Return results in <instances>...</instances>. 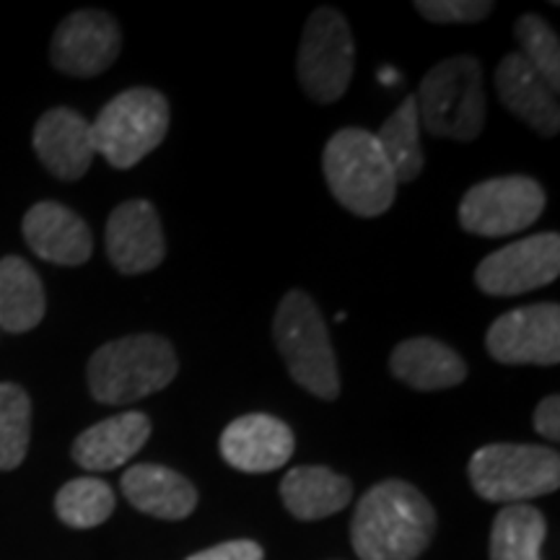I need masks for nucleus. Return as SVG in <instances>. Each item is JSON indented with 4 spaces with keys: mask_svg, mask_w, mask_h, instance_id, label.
<instances>
[{
    "mask_svg": "<svg viewBox=\"0 0 560 560\" xmlns=\"http://www.w3.org/2000/svg\"><path fill=\"white\" fill-rule=\"evenodd\" d=\"M187 560H265V550L252 540H231L195 552Z\"/></svg>",
    "mask_w": 560,
    "mask_h": 560,
    "instance_id": "nucleus-29",
    "label": "nucleus"
},
{
    "mask_svg": "<svg viewBox=\"0 0 560 560\" xmlns=\"http://www.w3.org/2000/svg\"><path fill=\"white\" fill-rule=\"evenodd\" d=\"M272 338L299 387L319 400H335L340 395L338 355L310 293L289 291L280 299Z\"/></svg>",
    "mask_w": 560,
    "mask_h": 560,
    "instance_id": "nucleus-4",
    "label": "nucleus"
},
{
    "mask_svg": "<svg viewBox=\"0 0 560 560\" xmlns=\"http://www.w3.org/2000/svg\"><path fill=\"white\" fill-rule=\"evenodd\" d=\"M516 42L522 47V58L529 62L545 81L550 83L552 91L560 86V42L558 34L542 16L524 13L514 26Z\"/></svg>",
    "mask_w": 560,
    "mask_h": 560,
    "instance_id": "nucleus-27",
    "label": "nucleus"
},
{
    "mask_svg": "<svg viewBox=\"0 0 560 560\" xmlns=\"http://www.w3.org/2000/svg\"><path fill=\"white\" fill-rule=\"evenodd\" d=\"M436 532V511L416 486L384 480L369 488L350 522L361 560H418Z\"/></svg>",
    "mask_w": 560,
    "mask_h": 560,
    "instance_id": "nucleus-1",
    "label": "nucleus"
},
{
    "mask_svg": "<svg viewBox=\"0 0 560 560\" xmlns=\"http://www.w3.org/2000/svg\"><path fill=\"white\" fill-rule=\"evenodd\" d=\"M560 272V236L535 234L503 247L475 270V283L488 296H520L550 285Z\"/></svg>",
    "mask_w": 560,
    "mask_h": 560,
    "instance_id": "nucleus-10",
    "label": "nucleus"
},
{
    "mask_svg": "<svg viewBox=\"0 0 560 560\" xmlns=\"http://www.w3.org/2000/svg\"><path fill=\"white\" fill-rule=\"evenodd\" d=\"M486 348L506 366H556L560 361V306L532 304L501 314L490 325Z\"/></svg>",
    "mask_w": 560,
    "mask_h": 560,
    "instance_id": "nucleus-11",
    "label": "nucleus"
},
{
    "mask_svg": "<svg viewBox=\"0 0 560 560\" xmlns=\"http://www.w3.org/2000/svg\"><path fill=\"white\" fill-rule=\"evenodd\" d=\"M545 190L532 177H495L470 187L459 202V223L475 236H509L529 229L545 210Z\"/></svg>",
    "mask_w": 560,
    "mask_h": 560,
    "instance_id": "nucleus-9",
    "label": "nucleus"
},
{
    "mask_svg": "<svg viewBox=\"0 0 560 560\" xmlns=\"http://www.w3.org/2000/svg\"><path fill=\"white\" fill-rule=\"evenodd\" d=\"M280 499L301 522H317L342 511L353 499V482L330 467H293L280 480Z\"/></svg>",
    "mask_w": 560,
    "mask_h": 560,
    "instance_id": "nucleus-21",
    "label": "nucleus"
},
{
    "mask_svg": "<svg viewBox=\"0 0 560 560\" xmlns=\"http://www.w3.org/2000/svg\"><path fill=\"white\" fill-rule=\"evenodd\" d=\"M535 431L540 433L542 439H548L556 444L560 439V397L550 395L537 405L535 410Z\"/></svg>",
    "mask_w": 560,
    "mask_h": 560,
    "instance_id": "nucleus-30",
    "label": "nucleus"
},
{
    "mask_svg": "<svg viewBox=\"0 0 560 560\" xmlns=\"http://www.w3.org/2000/svg\"><path fill=\"white\" fill-rule=\"evenodd\" d=\"M221 457L240 472H272L296 450V436L283 420L268 412H249L223 429Z\"/></svg>",
    "mask_w": 560,
    "mask_h": 560,
    "instance_id": "nucleus-14",
    "label": "nucleus"
},
{
    "mask_svg": "<svg viewBox=\"0 0 560 560\" xmlns=\"http://www.w3.org/2000/svg\"><path fill=\"white\" fill-rule=\"evenodd\" d=\"M380 81L382 83H397V81H400V75H397L395 68H382L380 70Z\"/></svg>",
    "mask_w": 560,
    "mask_h": 560,
    "instance_id": "nucleus-31",
    "label": "nucleus"
},
{
    "mask_svg": "<svg viewBox=\"0 0 560 560\" xmlns=\"http://www.w3.org/2000/svg\"><path fill=\"white\" fill-rule=\"evenodd\" d=\"M322 172L332 198L361 219L387 213L397 198V179L380 140L363 128H342L327 140Z\"/></svg>",
    "mask_w": 560,
    "mask_h": 560,
    "instance_id": "nucleus-3",
    "label": "nucleus"
},
{
    "mask_svg": "<svg viewBox=\"0 0 560 560\" xmlns=\"http://www.w3.org/2000/svg\"><path fill=\"white\" fill-rule=\"evenodd\" d=\"M45 170L60 179H81L96 156L91 122L75 109L55 107L39 117L32 136Z\"/></svg>",
    "mask_w": 560,
    "mask_h": 560,
    "instance_id": "nucleus-15",
    "label": "nucleus"
},
{
    "mask_svg": "<svg viewBox=\"0 0 560 560\" xmlns=\"http://www.w3.org/2000/svg\"><path fill=\"white\" fill-rule=\"evenodd\" d=\"M24 240L42 260L79 268L94 252L86 221L60 202H37L24 215Z\"/></svg>",
    "mask_w": 560,
    "mask_h": 560,
    "instance_id": "nucleus-16",
    "label": "nucleus"
},
{
    "mask_svg": "<svg viewBox=\"0 0 560 560\" xmlns=\"http://www.w3.org/2000/svg\"><path fill=\"white\" fill-rule=\"evenodd\" d=\"M122 493L138 511L166 522L187 520L198 506V488L161 465L130 467L122 475Z\"/></svg>",
    "mask_w": 560,
    "mask_h": 560,
    "instance_id": "nucleus-20",
    "label": "nucleus"
},
{
    "mask_svg": "<svg viewBox=\"0 0 560 560\" xmlns=\"http://www.w3.org/2000/svg\"><path fill=\"white\" fill-rule=\"evenodd\" d=\"M47 299L37 270L21 257L0 260V327L5 332H30L45 317Z\"/></svg>",
    "mask_w": 560,
    "mask_h": 560,
    "instance_id": "nucleus-22",
    "label": "nucleus"
},
{
    "mask_svg": "<svg viewBox=\"0 0 560 560\" xmlns=\"http://www.w3.org/2000/svg\"><path fill=\"white\" fill-rule=\"evenodd\" d=\"M467 472L480 499L514 506L558 490L560 457L550 446L488 444L472 454Z\"/></svg>",
    "mask_w": 560,
    "mask_h": 560,
    "instance_id": "nucleus-7",
    "label": "nucleus"
},
{
    "mask_svg": "<svg viewBox=\"0 0 560 560\" xmlns=\"http://www.w3.org/2000/svg\"><path fill=\"white\" fill-rule=\"evenodd\" d=\"M495 89L499 100L511 115L529 125L537 136L552 138L560 128L558 91L522 58L520 52H509L495 70Z\"/></svg>",
    "mask_w": 560,
    "mask_h": 560,
    "instance_id": "nucleus-17",
    "label": "nucleus"
},
{
    "mask_svg": "<svg viewBox=\"0 0 560 560\" xmlns=\"http://www.w3.org/2000/svg\"><path fill=\"white\" fill-rule=\"evenodd\" d=\"M120 45V26L109 13L94 9L75 11L55 32L50 60L60 73L91 79L117 60Z\"/></svg>",
    "mask_w": 560,
    "mask_h": 560,
    "instance_id": "nucleus-12",
    "label": "nucleus"
},
{
    "mask_svg": "<svg viewBox=\"0 0 560 560\" xmlns=\"http://www.w3.org/2000/svg\"><path fill=\"white\" fill-rule=\"evenodd\" d=\"M179 363L161 335H128L104 342L89 361V392L102 405H130L166 389Z\"/></svg>",
    "mask_w": 560,
    "mask_h": 560,
    "instance_id": "nucleus-2",
    "label": "nucleus"
},
{
    "mask_svg": "<svg viewBox=\"0 0 560 560\" xmlns=\"http://www.w3.org/2000/svg\"><path fill=\"white\" fill-rule=\"evenodd\" d=\"M107 255L125 276H140L164 262V229L149 200H128L112 210L107 221Z\"/></svg>",
    "mask_w": 560,
    "mask_h": 560,
    "instance_id": "nucleus-13",
    "label": "nucleus"
},
{
    "mask_svg": "<svg viewBox=\"0 0 560 560\" xmlns=\"http://www.w3.org/2000/svg\"><path fill=\"white\" fill-rule=\"evenodd\" d=\"M416 11L436 24H475L490 16L493 3L486 0H418Z\"/></svg>",
    "mask_w": 560,
    "mask_h": 560,
    "instance_id": "nucleus-28",
    "label": "nucleus"
},
{
    "mask_svg": "<svg viewBox=\"0 0 560 560\" xmlns=\"http://www.w3.org/2000/svg\"><path fill=\"white\" fill-rule=\"evenodd\" d=\"M355 45L346 16L322 5L306 21L299 45L296 75L306 96L319 104H332L346 94L353 79Z\"/></svg>",
    "mask_w": 560,
    "mask_h": 560,
    "instance_id": "nucleus-8",
    "label": "nucleus"
},
{
    "mask_svg": "<svg viewBox=\"0 0 560 560\" xmlns=\"http://www.w3.org/2000/svg\"><path fill=\"white\" fill-rule=\"evenodd\" d=\"M395 380L418 392L452 389L467 380V363L457 350L433 338H410L392 350Z\"/></svg>",
    "mask_w": 560,
    "mask_h": 560,
    "instance_id": "nucleus-19",
    "label": "nucleus"
},
{
    "mask_svg": "<svg viewBox=\"0 0 560 560\" xmlns=\"http://www.w3.org/2000/svg\"><path fill=\"white\" fill-rule=\"evenodd\" d=\"M420 128L431 136L470 143L486 128L482 66L472 55H457L433 66L416 94Z\"/></svg>",
    "mask_w": 560,
    "mask_h": 560,
    "instance_id": "nucleus-5",
    "label": "nucleus"
},
{
    "mask_svg": "<svg viewBox=\"0 0 560 560\" xmlns=\"http://www.w3.org/2000/svg\"><path fill=\"white\" fill-rule=\"evenodd\" d=\"M55 511L73 529L100 527L115 511V490L100 478H75L58 490Z\"/></svg>",
    "mask_w": 560,
    "mask_h": 560,
    "instance_id": "nucleus-25",
    "label": "nucleus"
},
{
    "mask_svg": "<svg viewBox=\"0 0 560 560\" xmlns=\"http://www.w3.org/2000/svg\"><path fill=\"white\" fill-rule=\"evenodd\" d=\"M32 400L19 384H0V470H16L30 452Z\"/></svg>",
    "mask_w": 560,
    "mask_h": 560,
    "instance_id": "nucleus-26",
    "label": "nucleus"
},
{
    "mask_svg": "<svg viewBox=\"0 0 560 560\" xmlns=\"http://www.w3.org/2000/svg\"><path fill=\"white\" fill-rule=\"evenodd\" d=\"M384 159L395 172L397 185L420 177L425 166L423 145H420V120L416 94L405 96V102L384 120L382 130L376 132Z\"/></svg>",
    "mask_w": 560,
    "mask_h": 560,
    "instance_id": "nucleus-24",
    "label": "nucleus"
},
{
    "mask_svg": "<svg viewBox=\"0 0 560 560\" xmlns=\"http://www.w3.org/2000/svg\"><path fill=\"white\" fill-rule=\"evenodd\" d=\"M151 436V418L138 410L100 420L73 441L70 457L91 472H109L128 465Z\"/></svg>",
    "mask_w": 560,
    "mask_h": 560,
    "instance_id": "nucleus-18",
    "label": "nucleus"
},
{
    "mask_svg": "<svg viewBox=\"0 0 560 560\" xmlns=\"http://www.w3.org/2000/svg\"><path fill=\"white\" fill-rule=\"evenodd\" d=\"M548 522L529 503H514L499 511L490 532V560H542Z\"/></svg>",
    "mask_w": 560,
    "mask_h": 560,
    "instance_id": "nucleus-23",
    "label": "nucleus"
},
{
    "mask_svg": "<svg viewBox=\"0 0 560 560\" xmlns=\"http://www.w3.org/2000/svg\"><path fill=\"white\" fill-rule=\"evenodd\" d=\"M172 109L156 89L136 86L122 91L91 122V140L100 156L115 170H132L170 132Z\"/></svg>",
    "mask_w": 560,
    "mask_h": 560,
    "instance_id": "nucleus-6",
    "label": "nucleus"
}]
</instances>
